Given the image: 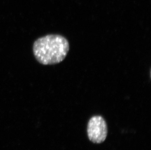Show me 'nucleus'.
<instances>
[{
  "mask_svg": "<svg viewBox=\"0 0 151 150\" xmlns=\"http://www.w3.org/2000/svg\"><path fill=\"white\" fill-rule=\"evenodd\" d=\"M70 50L67 39L58 34H49L34 41V57L43 65H53L64 61Z\"/></svg>",
  "mask_w": 151,
  "mask_h": 150,
  "instance_id": "nucleus-1",
  "label": "nucleus"
},
{
  "mask_svg": "<svg viewBox=\"0 0 151 150\" xmlns=\"http://www.w3.org/2000/svg\"><path fill=\"white\" fill-rule=\"evenodd\" d=\"M87 134L93 143L99 144L105 140L108 135V127L102 116H94L90 119L87 126Z\"/></svg>",
  "mask_w": 151,
  "mask_h": 150,
  "instance_id": "nucleus-2",
  "label": "nucleus"
}]
</instances>
